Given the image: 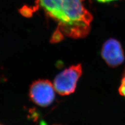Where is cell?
Masks as SVG:
<instances>
[{
	"instance_id": "3957f363",
	"label": "cell",
	"mask_w": 125,
	"mask_h": 125,
	"mask_svg": "<svg viewBox=\"0 0 125 125\" xmlns=\"http://www.w3.org/2000/svg\"><path fill=\"white\" fill-rule=\"evenodd\" d=\"M55 90L51 81L40 79L34 81L29 89V96L33 102L42 107L52 103L55 97Z\"/></svg>"
},
{
	"instance_id": "8992f818",
	"label": "cell",
	"mask_w": 125,
	"mask_h": 125,
	"mask_svg": "<svg viewBox=\"0 0 125 125\" xmlns=\"http://www.w3.org/2000/svg\"><path fill=\"white\" fill-rule=\"evenodd\" d=\"M96 1L100 3H108V2H111L115 1H117V0H96Z\"/></svg>"
},
{
	"instance_id": "6da1fadb",
	"label": "cell",
	"mask_w": 125,
	"mask_h": 125,
	"mask_svg": "<svg viewBox=\"0 0 125 125\" xmlns=\"http://www.w3.org/2000/svg\"><path fill=\"white\" fill-rule=\"evenodd\" d=\"M85 0H36L34 8L41 9L57 23L51 41L58 42L64 37H86L91 29L93 16L85 6Z\"/></svg>"
},
{
	"instance_id": "7a4b0ae2",
	"label": "cell",
	"mask_w": 125,
	"mask_h": 125,
	"mask_svg": "<svg viewBox=\"0 0 125 125\" xmlns=\"http://www.w3.org/2000/svg\"><path fill=\"white\" fill-rule=\"evenodd\" d=\"M82 73L81 64H77L70 66L58 73L54 80L53 85L55 91L61 95H69L75 92Z\"/></svg>"
},
{
	"instance_id": "52a82bcc",
	"label": "cell",
	"mask_w": 125,
	"mask_h": 125,
	"mask_svg": "<svg viewBox=\"0 0 125 125\" xmlns=\"http://www.w3.org/2000/svg\"></svg>"
},
{
	"instance_id": "277c9868",
	"label": "cell",
	"mask_w": 125,
	"mask_h": 125,
	"mask_svg": "<svg viewBox=\"0 0 125 125\" xmlns=\"http://www.w3.org/2000/svg\"><path fill=\"white\" fill-rule=\"evenodd\" d=\"M101 55L105 62L110 67H117L125 60L124 50L120 43L115 39H109L102 48Z\"/></svg>"
},
{
	"instance_id": "5b68a950",
	"label": "cell",
	"mask_w": 125,
	"mask_h": 125,
	"mask_svg": "<svg viewBox=\"0 0 125 125\" xmlns=\"http://www.w3.org/2000/svg\"><path fill=\"white\" fill-rule=\"evenodd\" d=\"M120 94L125 97V73L121 81L120 85L118 89Z\"/></svg>"
}]
</instances>
